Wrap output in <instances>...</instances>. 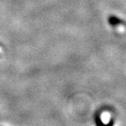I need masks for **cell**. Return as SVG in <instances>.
Instances as JSON below:
<instances>
[{"label": "cell", "instance_id": "7a4b0ae2", "mask_svg": "<svg viewBox=\"0 0 126 126\" xmlns=\"http://www.w3.org/2000/svg\"><path fill=\"white\" fill-rule=\"evenodd\" d=\"M94 123L96 126H114V120H111L109 124H103L100 117V115L95 114L94 116Z\"/></svg>", "mask_w": 126, "mask_h": 126}, {"label": "cell", "instance_id": "6da1fadb", "mask_svg": "<svg viewBox=\"0 0 126 126\" xmlns=\"http://www.w3.org/2000/svg\"><path fill=\"white\" fill-rule=\"evenodd\" d=\"M108 23L111 27L116 28L121 26H126V23L122 19V18H118L117 16L110 15L108 17Z\"/></svg>", "mask_w": 126, "mask_h": 126}]
</instances>
